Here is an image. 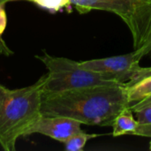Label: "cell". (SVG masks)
I'll return each mask as SVG.
<instances>
[{"label":"cell","instance_id":"cell-1","mask_svg":"<svg viewBox=\"0 0 151 151\" xmlns=\"http://www.w3.org/2000/svg\"><path fill=\"white\" fill-rule=\"evenodd\" d=\"M128 106L127 87L92 86L42 96L41 112L89 126L112 127L117 116Z\"/></svg>","mask_w":151,"mask_h":151},{"label":"cell","instance_id":"cell-2","mask_svg":"<svg viewBox=\"0 0 151 151\" xmlns=\"http://www.w3.org/2000/svg\"><path fill=\"white\" fill-rule=\"evenodd\" d=\"M45 74L31 86L9 89L0 84V146L14 151L18 139L41 118Z\"/></svg>","mask_w":151,"mask_h":151},{"label":"cell","instance_id":"cell-3","mask_svg":"<svg viewBox=\"0 0 151 151\" xmlns=\"http://www.w3.org/2000/svg\"><path fill=\"white\" fill-rule=\"evenodd\" d=\"M36 58L45 65L48 70L42 87V96L92 86L127 87L116 75L88 70L80 62L66 58L53 57L47 53Z\"/></svg>","mask_w":151,"mask_h":151},{"label":"cell","instance_id":"cell-4","mask_svg":"<svg viewBox=\"0 0 151 151\" xmlns=\"http://www.w3.org/2000/svg\"><path fill=\"white\" fill-rule=\"evenodd\" d=\"M80 13L91 10L117 14L129 28L134 49H140L151 32V0H71Z\"/></svg>","mask_w":151,"mask_h":151},{"label":"cell","instance_id":"cell-5","mask_svg":"<svg viewBox=\"0 0 151 151\" xmlns=\"http://www.w3.org/2000/svg\"><path fill=\"white\" fill-rule=\"evenodd\" d=\"M140 61L141 58L134 51L125 55L87 60L80 63L84 68L88 70L116 75L120 81L130 87L142 79L151 76V67H141L139 65Z\"/></svg>","mask_w":151,"mask_h":151},{"label":"cell","instance_id":"cell-6","mask_svg":"<svg viewBox=\"0 0 151 151\" xmlns=\"http://www.w3.org/2000/svg\"><path fill=\"white\" fill-rule=\"evenodd\" d=\"M81 125V122L70 118L42 115L27 130L25 136L41 134L64 143L70 137L82 131Z\"/></svg>","mask_w":151,"mask_h":151},{"label":"cell","instance_id":"cell-7","mask_svg":"<svg viewBox=\"0 0 151 151\" xmlns=\"http://www.w3.org/2000/svg\"><path fill=\"white\" fill-rule=\"evenodd\" d=\"M138 126L139 122L134 119L130 106L126 107L120 111V113L117 116L116 119L113 122L112 135L114 137H118L124 134L134 135Z\"/></svg>","mask_w":151,"mask_h":151},{"label":"cell","instance_id":"cell-8","mask_svg":"<svg viewBox=\"0 0 151 151\" xmlns=\"http://www.w3.org/2000/svg\"><path fill=\"white\" fill-rule=\"evenodd\" d=\"M150 95L151 76L146 77L127 88V96L130 105L147 98Z\"/></svg>","mask_w":151,"mask_h":151},{"label":"cell","instance_id":"cell-9","mask_svg":"<svg viewBox=\"0 0 151 151\" xmlns=\"http://www.w3.org/2000/svg\"><path fill=\"white\" fill-rule=\"evenodd\" d=\"M98 134H89L83 131L73 135L64 142L65 150L68 151H81L85 147L87 142L90 139L97 137Z\"/></svg>","mask_w":151,"mask_h":151},{"label":"cell","instance_id":"cell-10","mask_svg":"<svg viewBox=\"0 0 151 151\" xmlns=\"http://www.w3.org/2000/svg\"><path fill=\"white\" fill-rule=\"evenodd\" d=\"M32 1L41 7L53 11V12H58L60 9L71 4V0H28Z\"/></svg>","mask_w":151,"mask_h":151},{"label":"cell","instance_id":"cell-11","mask_svg":"<svg viewBox=\"0 0 151 151\" xmlns=\"http://www.w3.org/2000/svg\"><path fill=\"white\" fill-rule=\"evenodd\" d=\"M135 113L139 124H151V104L137 110Z\"/></svg>","mask_w":151,"mask_h":151},{"label":"cell","instance_id":"cell-12","mask_svg":"<svg viewBox=\"0 0 151 151\" xmlns=\"http://www.w3.org/2000/svg\"><path fill=\"white\" fill-rule=\"evenodd\" d=\"M134 51H135L136 55L138 56V58H141V59H142V57H144V56L148 55L149 53H150L151 52V32H150V35H149V37H148V39H147V41L143 43V45H142L140 49L135 50Z\"/></svg>","mask_w":151,"mask_h":151},{"label":"cell","instance_id":"cell-13","mask_svg":"<svg viewBox=\"0 0 151 151\" xmlns=\"http://www.w3.org/2000/svg\"><path fill=\"white\" fill-rule=\"evenodd\" d=\"M134 135L151 137V124H139Z\"/></svg>","mask_w":151,"mask_h":151},{"label":"cell","instance_id":"cell-14","mask_svg":"<svg viewBox=\"0 0 151 151\" xmlns=\"http://www.w3.org/2000/svg\"><path fill=\"white\" fill-rule=\"evenodd\" d=\"M4 5H5V4H0V37H1L2 34L4 33V31L6 27V24H7V18H6V13H5V10H4ZM0 41H1V39H0Z\"/></svg>","mask_w":151,"mask_h":151},{"label":"cell","instance_id":"cell-15","mask_svg":"<svg viewBox=\"0 0 151 151\" xmlns=\"http://www.w3.org/2000/svg\"><path fill=\"white\" fill-rule=\"evenodd\" d=\"M151 104V95L150 96H148L147 98L138 102V103H135V104H133L130 105V109L132 110L133 112H135L137 110L144 107V106H147V105H150Z\"/></svg>","mask_w":151,"mask_h":151},{"label":"cell","instance_id":"cell-16","mask_svg":"<svg viewBox=\"0 0 151 151\" xmlns=\"http://www.w3.org/2000/svg\"><path fill=\"white\" fill-rule=\"evenodd\" d=\"M12 1H18V0H0V4H6L8 2H12Z\"/></svg>","mask_w":151,"mask_h":151},{"label":"cell","instance_id":"cell-17","mask_svg":"<svg viewBox=\"0 0 151 151\" xmlns=\"http://www.w3.org/2000/svg\"><path fill=\"white\" fill-rule=\"evenodd\" d=\"M150 150H151V142H150Z\"/></svg>","mask_w":151,"mask_h":151}]
</instances>
